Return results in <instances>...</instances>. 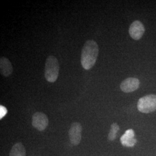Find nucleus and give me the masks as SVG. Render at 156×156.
Instances as JSON below:
<instances>
[{
	"label": "nucleus",
	"instance_id": "39448f33",
	"mask_svg": "<svg viewBox=\"0 0 156 156\" xmlns=\"http://www.w3.org/2000/svg\"><path fill=\"white\" fill-rule=\"evenodd\" d=\"M82 128L81 124L78 122L73 123L69 130V138L73 145H77L82 139Z\"/></svg>",
	"mask_w": 156,
	"mask_h": 156
},
{
	"label": "nucleus",
	"instance_id": "6e6552de",
	"mask_svg": "<svg viewBox=\"0 0 156 156\" xmlns=\"http://www.w3.org/2000/svg\"><path fill=\"white\" fill-rule=\"evenodd\" d=\"M134 136L135 133L133 129H129L127 130L120 138L122 144L126 147H133L136 142Z\"/></svg>",
	"mask_w": 156,
	"mask_h": 156
},
{
	"label": "nucleus",
	"instance_id": "20e7f679",
	"mask_svg": "<svg viewBox=\"0 0 156 156\" xmlns=\"http://www.w3.org/2000/svg\"><path fill=\"white\" fill-rule=\"evenodd\" d=\"M49 124V120L45 113L36 112L33 116L32 125L34 127L40 131L45 130Z\"/></svg>",
	"mask_w": 156,
	"mask_h": 156
},
{
	"label": "nucleus",
	"instance_id": "1a4fd4ad",
	"mask_svg": "<svg viewBox=\"0 0 156 156\" xmlns=\"http://www.w3.org/2000/svg\"><path fill=\"white\" fill-rule=\"evenodd\" d=\"M0 71L1 75L8 77L13 73V67L8 58L2 57L0 58Z\"/></svg>",
	"mask_w": 156,
	"mask_h": 156
},
{
	"label": "nucleus",
	"instance_id": "9d476101",
	"mask_svg": "<svg viewBox=\"0 0 156 156\" xmlns=\"http://www.w3.org/2000/svg\"><path fill=\"white\" fill-rule=\"evenodd\" d=\"M10 156H26V151L22 143L18 142L12 148Z\"/></svg>",
	"mask_w": 156,
	"mask_h": 156
},
{
	"label": "nucleus",
	"instance_id": "9b49d317",
	"mask_svg": "<svg viewBox=\"0 0 156 156\" xmlns=\"http://www.w3.org/2000/svg\"><path fill=\"white\" fill-rule=\"evenodd\" d=\"M119 130V126H118L117 123H113L111 126V129L108 134V140L110 141H112L115 140Z\"/></svg>",
	"mask_w": 156,
	"mask_h": 156
},
{
	"label": "nucleus",
	"instance_id": "0eeeda50",
	"mask_svg": "<svg viewBox=\"0 0 156 156\" xmlns=\"http://www.w3.org/2000/svg\"><path fill=\"white\" fill-rule=\"evenodd\" d=\"M140 82L138 79L128 78L123 80L120 84V89L124 93H131L138 89L140 87Z\"/></svg>",
	"mask_w": 156,
	"mask_h": 156
},
{
	"label": "nucleus",
	"instance_id": "f257e3e1",
	"mask_svg": "<svg viewBox=\"0 0 156 156\" xmlns=\"http://www.w3.org/2000/svg\"><path fill=\"white\" fill-rule=\"evenodd\" d=\"M98 53V46L94 40H88L85 42L82 50L80 58L84 69L89 70L93 67L97 61Z\"/></svg>",
	"mask_w": 156,
	"mask_h": 156
},
{
	"label": "nucleus",
	"instance_id": "423d86ee",
	"mask_svg": "<svg viewBox=\"0 0 156 156\" xmlns=\"http://www.w3.org/2000/svg\"><path fill=\"white\" fill-rule=\"evenodd\" d=\"M145 29L144 24L139 20H135L132 23L129 28L130 37L134 40H140L145 33Z\"/></svg>",
	"mask_w": 156,
	"mask_h": 156
},
{
	"label": "nucleus",
	"instance_id": "f8f14e48",
	"mask_svg": "<svg viewBox=\"0 0 156 156\" xmlns=\"http://www.w3.org/2000/svg\"><path fill=\"white\" fill-rule=\"evenodd\" d=\"M8 111L5 106L0 105V119H2L7 113Z\"/></svg>",
	"mask_w": 156,
	"mask_h": 156
},
{
	"label": "nucleus",
	"instance_id": "7ed1b4c3",
	"mask_svg": "<svg viewBox=\"0 0 156 156\" xmlns=\"http://www.w3.org/2000/svg\"><path fill=\"white\" fill-rule=\"evenodd\" d=\"M137 107L142 113H149L156 110V95L149 94L140 98Z\"/></svg>",
	"mask_w": 156,
	"mask_h": 156
},
{
	"label": "nucleus",
	"instance_id": "f03ea898",
	"mask_svg": "<svg viewBox=\"0 0 156 156\" xmlns=\"http://www.w3.org/2000/svg\"><path fill=\"white\" fill-rule=\"evenodd\" d=\"M59 63L56 57L49 56L45 62V77L47 81L54 83L57 79L59 74Z\"/></svg>",
	"mask_w": 156,
	"mask_h": 156
}]
</instances>
